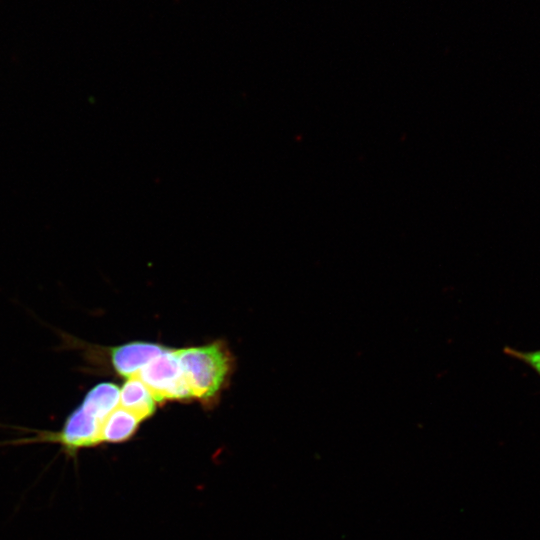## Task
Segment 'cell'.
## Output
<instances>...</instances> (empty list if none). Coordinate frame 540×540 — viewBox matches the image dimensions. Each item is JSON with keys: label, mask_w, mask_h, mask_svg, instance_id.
<instances>
[{"label": "cell", "mask_w": 540, "mask_h": 540, "mask_svg": "<svg viewBox=\"0 0 540 540\" xmlns=\"http://www.w3.org/2000/svg\"><path fill=\"white\" fill-rule=\"evenodd\" d=\"M192 397L209 400L222 387L230 367L226 350L213 343L176 350Z\"/></svg>", "instance_id": "obj_1"}, {"label": "cell", "mask_w": 540, "mask_h": 540, "mask_svg": "<svg viewBox=\"0 0 540 540\" xmlns=\"http://www.w3.org/2000/svg\"><path fill=\"white\" fill-rule=\"evenodd\" d=\"M136 377L145 384L157 402L192 397L174 349L167 348L153 358Z\"/></svg>", "instance_id": "obj_2"}, {"label": "cell", "mask_w": 540, "mask_h": 540, "mask_svg": "<svg viewBox=\"0 0 540 540\" xmlns=\"http://www.w3.org/2000/svg\"><path fill=\"white\" fill-rule=\"evenodd\" d=\"M167 348L149 342H130L110 349L111 363L121 376L136 377L156 356Z\"/></svg>", "instance_id": "obj_3"}, {"label": "cell", "mask_w": 540, "mask_h": 540, "mask_svg": "<svg viewBox=\"0 0 540 540\" xmlns=\"http://www.w3.org/2000/svg\"><path fill=\"white\" fill-rule=\"evenodd\" d=\"M119 406L142 421L154 413L156 400L138 377H130L120 389Z\"/></svg>", "instance_id": "obj_4"}, {"label": "cell", "mask_w": 540, "mask_h": 540, "mask_svg": "<svg viewBox=\"0 0 540 540\" xmlns=\"http://www.w3.org/2000/svg\"><path fill=\"white\" fill-rule=\"evenodd\" d=\"M139 420L132 413L116 407L103 421L101 428V444L120 443L128 440L136 432Z\"/></svg>", "instance_id": "obj_5"}, {"label": "cell", "mask_w": 540, "mask_h": 540, "mask_svg": "<svg viewBox=\"0 0 540 540\" xmlns=\"http://www.w3.org/2000/svg\"><path fill=\"white\" fill-rule=\"evenodd\" d=\"M503 351L506 355L531 367L540 376V349L533 351H522L506 346Z\"/></svg>", "instance_id": "obj_6"}]
</instances>
